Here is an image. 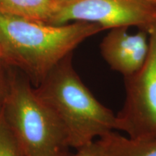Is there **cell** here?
Masks as SVG:
<instances>
[{
    "label": "cell",
    "mask_w": 156,
    "mask_h": 156,
    "mask_svg": "<svg viewBox=\"0 0 156 156\" xmlns=\"http://www.w3.org/2000/svg\"><path fill=\"white\" fill-rule=\"evenodd\" d=\"M128 27L110 29L100 45L101 53L111 69L124 77L133 75L145 63L149 50L148 33L130 34Z\"/></svg>",
    "instance_id": "obj_6"
},
{
    "label": "cell",
    "mask_w": 156,
    "mask_h": 156,
    "mask_svg": "<svg viewBox=\"0 0 156 156\" xmlns=\"http://www.w3.org/2000/svg\"><path fill=\"white\" fill-rule=\"evenodd\" d=\"M103 30L96 23L56 25L0 13L2 61L22 69L38 85L81 43Z\"/></svg>",
    "instance_id": "obj_1"
},
{
    "label": "cell",
    "mask_w": 156,
    "mask_h": 156,
    "mask_svg": "<svg viewBox=\"0 0 156 156\" xmlns=\"http://www.w3.org/2000/svg\"><path fill=\"white\" fill-rule=\"evenodd\" d=\"M77 151V153L74 156H105L102 146L98 139L78 148Z\"/></svg>",
    "instance_id": "obj_10"
},
{
    "label": "cell",
    "mask_w": 156,
    "mask_h": 156,
    "mask_svg": "<svg viewBox=\"0 0 156 156\" xmlns=\"http://www.w3.org/2000/svg\"><path fill=\"white\" fill-rule=\"evenodd\" d=\"M98 140L105 156H156V139H132L113 131Z\"/></svg>",
    "instance_id": "obj_7"
},
{
    "label": "cell",
    "mask_w": 156,
    "mask_h": 156,
    "mask_svg": "<svg viewBox=\"0 0 156 156\" xmlns=\"http://www.w3.org/2000/svg\"><path fill=\"white\" fill-rule=\"evenodd\" d=\"M1 104V103H0ZM0 156H24L6 123L0 106Z\"/></svg>",
    "instance_id": "obj_9"
},
{
    "label": "cell",
    "mask_w": 156,
    "mask_h": 156,
    "mask_svg": "<svg viewBox=\"0 0 156 156\" xmlns=\"http://www.w3.org/2000/svg\"><path fill=\"white\" fill-rule=\"evenodd\" d=\"M148 34L147 56L137 72L124 77L125 99L116 115V130L132 139H156V23Z\"/></svg>",
    "instance_id": "obj_4"
},
{
    "label": "cell",
    "mask_w": 156,
    "mask_h": 156,
    "mask_svg": "<svg viewBox=\"0 0 156 156\" xmlns=\"http://www.w3.org/2000/svg\"><path fill=\"white\" fill-rule=\"evenodd\" d=\"M147 1H149L150 2L153 3V4H154V5H156V0H147Z\"/></svg>",
    "instance_id": "obj_14"
},
{
    "label": "cell",
    "mask_w": 156,
    "mask_h": 156,
    "mask_svg": "<svg viewBox=\"0 0 156 156\" xmlns=\"http://www.w3.org/2000/svg\"><path fill=\"white\" fill-rule=\"evenodd\" d=\"M58 3H64V2H70L75 1V0H54Z\"/></svg>",
    "instance_id": "obj_12"
},
{
    "label": "cell",
    "mask_w": 156,
    "mask_h": 156,
    "mask_svg": "<svg viewBox=\"0 0 156 156\" xmlns=\"http://www.w3.org/2000/svg\"><path fill=\"white\" fill-rule=\"evenodd\" d=\"M96 23L104 30L135 26L149 34L156 23V5L147 0H75L58 3L48 24Z\"/></svg>",
    "instance_id": "obj_5"
},
{
    "label": "cell",
    "mask_w": 156,
    "mask_h": 156,
    "mask_svg": "<svg viewBox=\"0 0 156 156\" xmlns=\"http://www.w3.org/2000/svg\"><path fill=\"white\" fill-rule=\"evenodd\" d=\"M35 90L61 122L70 147L78 149L116 130V115L85 86L74 69L72 54Z\"/></svg>",
    "instance_id": "obj_2"
},
{
    "label": "cell",
    "mask_w": 156,
    "mask_h": 156,
    "mask_svg": "<svg viewBox=\"0 0 156 156\" xmlns=\"http://www.w3.org/2000/svg\"><path fill=\"white\" fill-rule=\"evenodd\" d=\"M1 62H2V60L0 59V63H1ZM5 84V79H4V77H2V76L1 75V70H0V103H1L2 98V96H3Z\"/></svg>",
    "instance_id": "obj_11"
},
{
    "label": "cell",
    "mask_w": 156,
    "mask_h": 156,
    "mask_svg": "<svg viewBox=\"0 0 156 156\" xmlns=\"http://www.w3.org/2000/svg\"><path fill=\"white\" fill-rule=\"evenodd\" d=\"M2 58H3V54H2V51L1 46H0V59L2 60Z\"/></svg>",
    "instance_id": "obj_13"
},
{
    "label": "cell",
    "mask_w": 156,
    "mask_h": 156,
    "mask_svg": "<svg viewBox=\"0 0 156 156\" xmlns=\"http://www.w3.org/2000/svg\"><path fill=\"white\" fill-rule=\"evenodd\" d=\"M57 6L54 0H0V13L48 23Z\"/></svg>",
    "instance_id": "obj_8"
},
{
    "label": "cell",
    "mask_w": 156,
    "mask_h": 156,
    "mask_svg": "<svg viewBox=\"0 0 156 156\" xmlns=\"http://www.w3.org/2000/svg\"><path fill=\"white\" fill-rule=\"evenodd\" d=\"M0 106L23 155L70 156L61 122L22 77L8 75Z\"/></svg>",
    "instance_id": "obj_3"
}]
</instances>
